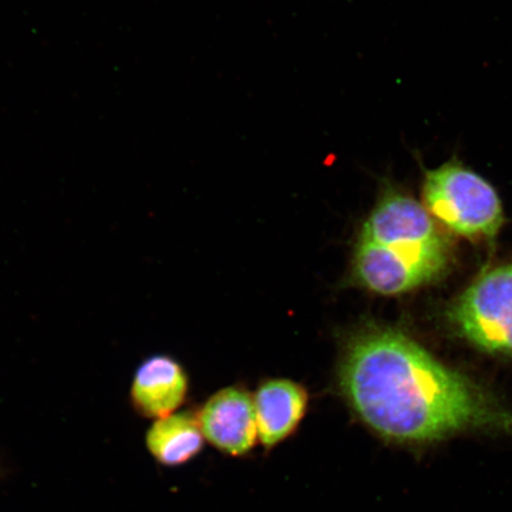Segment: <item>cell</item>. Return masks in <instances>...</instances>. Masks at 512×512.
Listing matches in <instances>:
<instances>
[{
  "label": "cell",
  "mask_w": 512,
  "mask_h": 512,
  "mask_svg": "<svg viewBox=\"0 0 512 512\" xmlns=\"http://www.w3.org/2000/svg\"><path fill=\"white\" fill-rule=\"evenodd\" d=\"M422 204L439 226L473 241L494 240L504 223L497 190L457 156L424 169Z\"/></svg>",
  "instance_id": "3"
},
{
  "label": "cell",
  "mask_w": 512,
  "mask_h": 512,
  "mask_svg": "<svg viewBox=\"0 0 512 512\" xmlns=\"http://www.w3.org/2000/svg\"><path fill=\"white\" fill-rule=\"evenodd\" d=\"M259 443L272 451L297 432L309 409L307 389L296 381L268 379L253 395Z\"/></svg>",
  "instance_id": "6"
},
{
  "label": "cell",
  "mask_w": 512,
  "mask_h": 512,
  "mask_svg": "<svg viewBox=\"0 0 512 512\" xmlns=\"http://www.w3.org/2000/svg\"><path fill=\"white\" fill-rule=\"evenodd\" d=\"M189 376L182 364L168 355H155L140 363L133 376L131 402L146 419H163L184 405Z\"/></svg>",
  "instance_id": "7"
},
{
  "label": "cell",
  "mask_w": 512,
  "mask_h": 512,
  "mask_svg": "<svg viewBox=\"0 0 512 512\" xmlns=\"http://www.w3.org/2000/svg\"><path fill=\"white\" fill-rule=\"evenodd\" d=\"M452 256L451 240L424 204L384 178L358 229L348 284L377 296H401L439 279Z\"/></svg>",
  "instance_id": "2"
},
{
  "label": "cell",
  "mask_w": 512,
  "mask_h": 512,
  "mask_svg": "<svg viewBox=\"0 0 512 512\" xmlns=\"http://www.w3.org/2000/svg\"><path fill=\"white\" fill-rule=\"evenodd\" d=\"M147 451L160 465H187L203 451L206 439L195 412H177L153 422L145 435Z\"/></svg>",
  "instance_id": "8"
},
{
  "label": "cell",
  "mask_w": 512,
  "mask_h": 512,
  "mask_svg": "<svg viewBox=\"0 0 512 512\" xmlns=\"http://www.w3.org/2000/svg\"><path fill=\"white\" fill-rule=\"evenodd\" d=\"M447 318L476 348L512 356V262L473 281L448 307Z\"/></svg>",
  "instance_id": "4"
},
{
  "label": "cell",
  "mask_w": 512,
  "mask_h": 512,
  "mask_svg": "<svg viewBox=\"0 0 512 512\" xmlns=\"http://www.w3.org/2000/svg\"><path fill=\"white\" fill-rule=\"evenodd\" d=\"M338 345V395L388 443L426 444L512 426V416L489 392L401 330L361 324L343 332Z\"/></svg>",
  "instance_id": "1"
},
{
  "label": "cell",
  "mask_w": 512,
  "mask_h": 512,
  "mask_svg": "<svg viewBox=\"0 0 512 512\" xmlns=\"http://www.w3.org/2000/svg\"><path fill=\"white\" fill-rule=\"evenodd\" d=\"M196 416L204 439L224 456L247 457L259 443L253 395L240 384L211 395Z\"/></svg>",
  "instance_id": "5"
}]
</instances>
